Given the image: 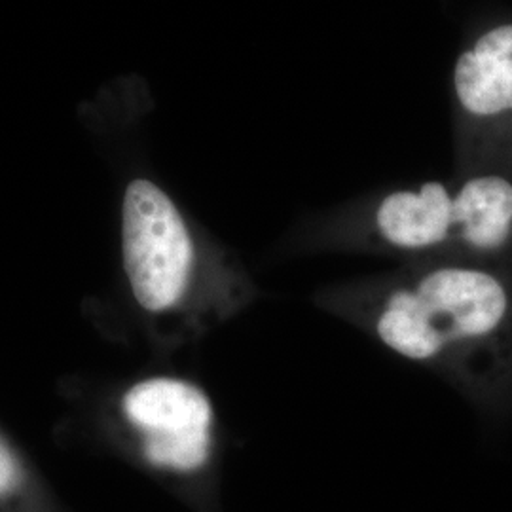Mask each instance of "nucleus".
Returning <instances> with one entry per match:
<instances>
[{
	"mask_svg": "<svg viewBox=\"0 0 512 512\" xmlns=\"http://www.w3.org/2000/svg\"><path fill=\"white\" fill-rule=\"evenodd\" d=\"M23 467L12 448L0 439V497L18 492L23 484Z\"/></svg>",
	"mask_w": 512,
	"mask_h": 512,
	"instance_id": "6",
	"label": "nucleus"
},
{
	"mask_svg": "<svg viewBox=\"0 0 512 512\" xmlns=\"http://www.w3.org/2000/svg\"><path fill=\"white\" fill-rule=\"evenodd\" d=\"M458 175L512 165V19L482 29L452 67Z\"/></svg>",
	"mask_w": 512,
	"mask_h": 512,
	"instance_id": "4",
	"label": "nucleus"
},
{
	"mask_svg": "<svg viewBox=\"0 0 512 512\" xmlns=\"http://www.w3.org/2000/svg\"><path fill=\"white\" fill-rule=\"evenodd\" d=\"M313 302L404 361L475 391L512 351V283L475 262H403L319 289Z\"/></svg>",
	"mask_w": 512,
	"mask_h": 512,
	"instance_id": "1",
	"label": "nucleus"
},
{
	"mask_svg": "<svg viewBox=\"0 0 512 512\" xmlns=\"http://www.w3.org/2000/svg\"><path fill=\"white\" fill-rule=\"evenodd\" d=\"M124 262L135 300L156 315L181 313L198 296L202 253L181 211L158 184H129L124 198Z\"/></svg>",
	"mask_w": 512,
	"mask_h": 512,
	"instance_id": "3",
	"label": "nucleus"
},
{
	"mask_svg": "<svg viewBox=\"0 0 512 512\" xmlns=\"http://www.w3.org/2000/svg\"><path fill=\"white\" fill-rule=\"evenodd\" d=\"M300 239L321 251L486 264L512 249V177L465 173L370 194L311 220Z\"/></svg>",
	"mask_w": 512,
	"mask_h": 512,
	"instance_id": "2",
	"label": "nucleus"
},
{
	"mask_svg": "<svg viewBox=\"0 0 512 512\" xmlns=\"http://www.w3.org/2000/svg\"><path fill=\"white\" fill-rule=\"evenodd\" d=\"M122 412L152 471L198 482L215 467L217 416L200 385L175 376L141 380L126 391Z\"/></svg>",
	"mask_w": 512,
	"mask_h": 512,
	"instance_id": "5",
	"label": "nucleus"
}]
</instances>
